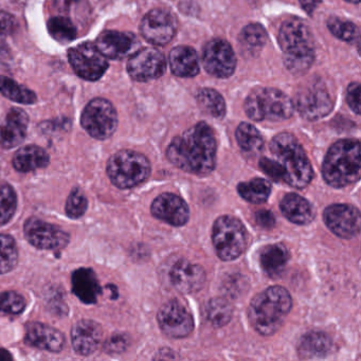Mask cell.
I'll return each mask as SVG.
<instances>
[{
    "label": "cell",
    "instance_id": "cell-33",
    "mask_svg": "<svg viewBox=\"0 0 361 361\" xmlns=\"http://www.w3.org/2000/svg\"><path fill=\"white\" fill-rule=\"evenodd\" d=\"M0 92L6 98L22 104H33L37 100V94L32 90L3 75L0 77Z\"/></svg>",
    "mask_w": 361,
    "mask_h": 361
},
{
    "label": "cell",
    "instance_id": "cell-17",
    "mask_svg": "<svg viewBox=\"0 0 361 361\" xmlns=\"http://www.w3.org/2000/svg\"><path fill=\"white\" fill-rule=\"evenodd\" d=\"M176 30V20L166 10L155 9L149 12L140 24L141 35L153 45L164 46L170 43Z\"/></svg>",
    "mask_w": 361,
    "mask_h": 361
},
{
    "label": "cell",
    "instance_id": "cell-45",
    "mask_svg": "<svg viewBox=\"0 0 361 361\" xmlns=\"http://www.w3.org/2000/svg\"><path fill=\"white\" fill-rule=\"evenodd\" d=\"M128 341L126 339V336L123 335H115L111 337L109 341L105 344V348L109 352H123L126 348H128Z\"/></svg>",
    "mask_w": 361,
    "mask_h": 361
},
{
    "label": "cell",
    "instance_id": "cell-8",
    "mask_svg": "<svg viewBox=\"0 0 361 361\" xmlns=\"http://www.w3.org/2000/svg\"><path fill=\"white\" fill-rule=\"evenodd\" d=\"M212 240L219 259L232 261L246 250V228L235 217L229 215L221 216L213 226Z\"/></svg>",
    "mask_w": 361,
    "mask_h": 361
},
{
    "label": "cell",
    "instance_id": "cell-40",
    "mask_svg": "<svg viewBox=\"0 0 361 361\" xmlns=\"http://www.w3.org/2000/svg\"><path fill=\"white\" fill-rule=\"evenodd\" d=\"M25 298L16 291L0 293V314H20L26 308Z\"/></svg>",
    "mask_w": 361,
    "mask_h": 361
},
{
    "label": "cell",
    "instance_id": "cell-36",
    "mask_svg": "<svg viewBox=\"0 0 361 361\" xmlns=\"http://www.w3.org/2000/svg\"><path fill=\"white\" fill-rule=\"evenodd\" d=\"M18 263V249L16 240L7 234H0V274H8Z\"/></svg>",
    "mask_w": 361,
    "mask_h": 361
},
{
    "label": "cell",
    "instance_id": "cell-44",
    "mask_svg": "<svg viewBox=\"0 0 361 361\" xmlns=\"http://www.w3.org/2000/svg\"><path fill=\"white\" fill-rule=\"evenodd\" d=\"M346 101L348 106L356 115L360 114V84L352 83L346 92Z\"/></svg>",
    "mask_w": 361,
    "mask_h": 361
},
{
    "label": "cell",
    "instance_id": "cell-1",
    "mask_svg": "<svg viewBox=\"0 0 361 361\" xmlns=\"http://www.w3.org/2000/svg\"><path fill=\"white\" fill-rule=\"evenodd\" d=\"M166 158L185 172L198 176L210 174L216 164V140L212 128L200 122L175 137L166 149Z\"/></svg>",
    "mask_w": 361,
    "mask_h": 361
},
{
    "label": "cell",
    "instance_id": "cell-35",
    "mask_svg": "<svg viewBox=\"0 0 361 361\" xmlns=\"http://www.w3.org/2000/svg\"><path fill=\"white\" fill-rule=\"evenodd\" d=\"M47 28L52 39L61 44L71 43L78 37L77 28L69 18H63V16H54L50 18Z\"/></svg>",
    "mask_w": 361,
    "mask_h": 361
},
{
    "label": "cell",
    "instance_id": "cell-48",
    "mask_svg": "<svg viewBox=\"0 0 361 361\" xmlns=\"http://www.w3.org/2000/svg\"><path fill=\"white\" fill-rule=\"evenodd\" d=\"M12 359H13V357L8 350L0 348V361L12 360Z\"/></svg>",
    "mask_w": 361,
    "mask_h": 361
},
{
    "label": "cell",
    "instance_id": "cell-22",
    "mask_svg": "<svg viewBox=\"0 0 361 361\" xmlns=\"http://www.w3.org/2000/svg\"><path fill=\"white\" fill-rule=\"evenodd\" d=\"M25 341L29 345L39 350L59 353L64 348L65 336L59 329L39 322H30L26 325Z\"/></svg>",
    "mask_w": 361,
    "mask_h": 361
},
{
    "label": "cell",
    "instance_id": "cell-11",
    "mask_svg": "<svg viewBox=\"0 0 361 361\" xmlns=\"http://www.w3.org/2000/svg\"><path fill=\"white\" fill-rule=\"evenodd\" d=\"M68 59L75 73L86 81H98L109 68L107 59L92 43H82L71 48Z\"/></svg>",
    "mask_w": 361,
    "mask_h": 361
},
{
    "label": "cell",
    "instance_id": "cell-7",
    "mask_svg": "<svg viewBox=\"0 0 361 361\" xmlns=\"http://www.w3.org/2000/svg\"><path fill=\"white\" fill-rule=\"evenodd\" d=\"M106 171L114 185L119 189H132L149 178L151 164L142 154L123 149L109 158Z\"/></svg>",
    "mask_w": 361,
    "mask_h": 361
},
{
    "label": "cell",
    "instance_id": "cell-12",
    "mask_svg": "<svg viewBox=\"0 0 361 361\" xmlns=\"http://www.w3.org/2000/svg\"><path fill=\"white\" fill-rule=\"evenodd\" d=\"M24 231L27 240L42 250H61L71 240L67 232L37 217H31L25 223Z\"/></svg>",
    "mask_w": 361,
    "mask_h": 361
},
{
    "label": "cell",
    "instance_id": "cell-13",
    "mask_svg": "<svg viewBox=\"0 0 361 361\" xmlns=\"http://www.w3.org/2000/svg\"><path fill=\"white\" fill-rule=\"evenodd\" d=\"M157 321L164 335L171 338H185L193 331L192 314L178 300L164 304L158 312Z\"/></svg>",
    "mask_w": 361,
    "mask_h": 361
},
{
    "label": "cell",
    "instance_id": "cell-3",
    "mask_svg": "<svg viewBox=\"0 0 361 361\" xmlns=\"http://www.w3.org/2000/svg\"><path fill=\"white\" fill-rule=\"evenodd\" d=\"M291 306L293 300L284 287H269L253 298L249 306V320L257 333L271 336L282 326Z\"/></svg>",
    "mask_w": 361,
    "mask_h": 361
},
{
    "label": "cell",
    "instance_id": "cell-26",
    "mask_svg": "<svg viewBox=\"0 0 361 361\" xmlns=\"http://www.w3.org/2000/svg\"><path fill=\"white\" fill-rule=\"evenodd\" d=\"M280 208L282 214L291 223L302 226L314 221V208L299 194L289 193L285 195L281 200Z\"/></svg>",
    "mask_w": 361,
    "mask_h": 361
},
{
    "label": "cell",
    "instance_id": "cell-9",
    "mask_svg": "<svg viewBox=\"0 0 361 361\" xmlns=\"http://www.w3.org/2000/svg\"><path fill=\"white\" fill-rule=\"evenodd\" d=\"M81 124L92 138L105 140L117 130V111L106 99H94L84 109Z\"/></svg>",
    "mask_w": 361,
    "mask_h": 361
},
{
    "label": "cell",
    "instance_id": "cell-49",
    "mask_svg": "<svg viewBox=\"0 0 361 361\" xmlns=\"http://www.w3.org/2000/svg\"><path fill=\"white\" fill-rule=\"evenodd\" d=\"M346 1H348V3L358 4L360 0H346Z\"/></svg>",
    "mask_w": 361,
    "mask_h": 361
},
{
    "label": "cell",
    "instance_id": "cell-27",
    "mask_svg": "<svg viewBox=\"0 0 361 361\" xmlns=\"http://www.w3.org/2000/svg\"><path fill=\"white\" fill-rule=\"evenodd\" d=\"M49 162L50 157L47 152L37 145L22 147L13 157L14 169L20 173L32 172L46 168Z\"/></svg>",
    "mask_w": 361,
    "mask_h": 361
},
{
    "label": "cell",
    "instance_id": "cell-18",
    "mask_svg": "<svg viewBox=\"0 0 361 361\" xmlns=\"http://www.w3.org/2000/svg\"><path fill=\"white\" fill-rule=\"evenodd\" d=\"M94 45L105 58L122 60L138 51L140 43L133 33L107 30L99 35Z\"/></svg>",
    "mask_w": 361,
    "mask_h": 361
},
{
    "label": "cell",
    "instance_id": "cell-2",
    "mask_svg": "<svg viewBox=\"0 0 361 361\" xmlns=\"http://www.w3.org/2000/svg\"><path fill=\"white\" fill-rule=\"evenodd\" d=\"M279 44L289 73L305 75L314 60V37L307 25L297 18L287 20L281 27Z\"/></svg>",
    "mask_w": 361,
    "mask_h": 361
},
{
    "label": "cell",
    "instance_id": "cell-46",
    "mask_svg": "<svg viewBox=\"0 0 361 361\" xmlns=\"http://www.w3.org/2000/svg\"><path fill=\"white\" fill-rule=\"evenodd\" d=\"M255 219L262 228H266V229H270L276 225V219L270 211H259L255 215Z\"/></svg>",
    "mask_w": 361,
    "mask_h": 361
},
{
    "label": "cell",
    "instance_id": "cell-47",
    "mask_svg": "<svg viewBox=\"0 0 361 361\" xmlns=\"http://www.w3.org/2000/svg\"><path fill=\"white\" fill-rule=\"evenodd\" d=\"M299 1L300 5L305 10L308 16H312L314 10H316L317 7L321 4V0H299Z\"/></svg>",
    "mask_w": 361,
    "mask_h": 361
},
{
    "label": "cell",
    "instance_id": "cell-19",
    "mask_svg": "<svg viewBox=\"0 0 361 361\" xmlns=\"http://www.w3.org/2000/svg\"><path fill=\"white\" fill-rule=\"evenodd\" d=\"M151 210L156 219L175 227L185 225L190 219L187 202L173 193H164L158 196L152 204Z\"/></svg>",
    "mask_w": 361,
    "mask_h": 361
},
{
    "label": "cell",
    "instance_id": "cell-6",
    "mask_svg": "<svg viewBox=\"0 0 361 361\" xmlns=\"http://www.w3.org/2000/svg\"><path fill=\"white\" fill-rule=\"evenodd\" d=\"M244 109L253 121H283L293 116V103L276 88L257 87L245 101Z\"/></svg>",
    "mask_w": 361,
    "mask_h": 361
},
{
    "label": "cell",
    "instance_id": "cell-29",
    "mask_svg": "<svg viewBox=\"0 0 361 361\" xmlns=\"http://www.w3.org/2000/svg\"><path fill=\"white\" fill-rule=\"evenodd\" d=\"M331 338L326 334L321 331H312L306 334L299 342L298 350L301 358L312 359L321 358L326 356L331 350Z\"/></svg>",
    "mask_w": 361,
    "mask_h": 361
},
{
    "label": "cell",
    "instance_id": "cell-41",
    "mask_svg": "<svg viewBox=\"0 0 361 361\" xmlns=\"http://www.w3.org/2000/svg\"><path fill=\"white\" fill-rule=\"evenodd\" d=\"M88 200L81 189L75 188L71 191L66 202V213L71 219H80L87 210Z\"/></svg>",
    "mask_w": 361,
    "mask_h": 361
},
{
    "label": "cell",
    "instance_id": "cell-21",
    "mask_svg": "<svg viewBox=\"0 0 361 361\" xmlns=\"http://www.w3.org/2000/svg\"><path fill=\"white\" fill-rule=\"evenodd\" d=\"M102 327L92 320L79 321L71 331L73 350L82 356L94 354L102 343Z\"/></svg>",
    "mask_w": 361,
    "mask_h": 361
},
{
    "label": "cell",
    "instance_id": "cell-25",
    "mask_svg": "<svg viewBox=\"0 0 361 361\" xmlns=\"http://www.w3.org/2000/svg\"><path fill=\"white\" fill-rule=\"evenodd\" d=\"M73 293L83 303L94 304L101 293V287L94 270L81 268L75 270L71 278Z\"/></svg>",
    "mask_w": 361,
    "mask_h": 361
},
{
    "label": "cell",
    "instance_id": "cell-14",
    "mask_svg": "<svg viewBox=\"0 0 361 361\" xmlns=\"http://www.w3.org/2000/svg\"><path fill=\"white\" fill-rule=\"evenodd\" d=\"M202 65L207 73L219 79L231 77L236 67L235 54L231 45L221 39L209 42L202 54Z\"/></svg>",
    "mask_w": 361,
    "mask_h": 361
},
{
    "label": "cell",
    "instance_id": "cell-31",
    "mask_svg": "<svg viewBox=\"0 0 361 361\" xmlns=\"http://www.w3.org/2000/svg\"><path fill=\"white\" fill-rule=\"evenodd\" d=\"M238 194L251 204H263L269 198L271 185L263 178L251 179L240 183L238 187Z\"/></svg>",
    "mask_w": 361,
    "mask_h": 361
},
{
    "label": "cell",
    "instance_id": "cell-5",
    "mask_svg": "<svg viewBox=\"0 0 361 361\" xmlns=\"http://www.w3.org/2000/svg\"><path fill=\"white\" fill-rule=\"evenodd\" d=\"M270 151L284 169L285 183L303 189L312 181L314 172L307 155L298 139L290 133H281L270 142Z\"/></svg>",
    "mask_w": 361,
    "mask_h": 361
},
{
    "label": "cell",
    "instance_id": "cell-16",
    "mask_svg": "<svg viewBox=\"0 0 361 361\" xmlns=\"http://www.w3.org/2000/svg\"><path fill=\"white\" fill-rule=\"evenodd\" d=\"M325 225L341 238H353L360 232V213L354 206L335 204L327 207L323 213Z\"/></svg>",
    "mask_w": 361,
    "mask_h": 361
},
{
    "label": "cell",
    "instance_id": "cell-10",
    "mask_svg": "<svg viewBox=\"0 0 361 361\" xmlns=\"http://www.w3.org/2000/svg\"><path fill=\"white\" fill-rule=\"evenodd\" d=\"M293 103L300 116L308 121L326 117L334 107L329 92L320 81L302 87L295 94Z\"/></svg>",
    "mask_w": 361,
    "mask_h": 361
},
{
    "label": "cell",
    "instance_id": "cell-34",
    "mask_svg": "<svg viewBox=\"0 0 361 361\" xmlns=\"http://www.w3.org/2000/svg\"><path fill=\"white\" fill-rule=\"evenodd\" d=\"M236 140L240 149L247 153H257L264 147V139L261 133L251 124L240 123L235 133Z\"/></svg>",
    "mask_w": 361,
    "mask_h": 361
},
{
    "label": "cell",
    "instance_id": "cell-42",
    "mask_svg": "<svg viewBox=\"0 0 361 361\" xmlns=\"http://www.w3.org/2000/svg\"><path fill=\"white\" fill-rule=\"evenodd\" d=\"M16 18L7 12L0 11V54L7 50L8 37L13 35L18 29Z\"/></svg>",
    "mask_w": 361,
    "mask_h": 361
},
{
    "label": "cell",
    "instance_id": "cell-24",
    "mask_svg": "<svg viewBox=\"0 0 361 361\" xmlns=\"http://www.w3.org/2000/svg\"><path fill=\"white\" fill-rule=\"evenodd\" d=\"M173 75L179 78H193L200 73V58L197 52L189 46H178L169 56Z\"/></svg>",
    "mask_w": 361,
    "mask_h": 361
},
{
    "label": "cell",
    "instance_id": "cell-23",
    "mask_svg": "<svg viewBox=\"0 0 361 361\" xmlns=\"http://www.w3.org/2000/svg\"><path fill=\"white\" fill-rule=\"evenodd\" d=\"M28 124V115L23 109H12L0 126V147L13 149L20 145L26 138Z\"/></svg>",
    "mask_w": 361,
    "mask_h": 361
},
{
    "label": "cell",
    "instance_id": "cell-39",
    "mask_svg": "<svg viewBox=\"0 0 361 361\" xmlns=\"http://www.w3.org/2000/svg\"><path fill=\"white\" fill-rule=\"evenodd\" d=\"M327 28L334 37L344 42H353L359 37V30L356 25L348 20H342L338 18H331L327 20Z\"/></svg>",
    "mask_w": 361,
    "mask_h": 361
},
{
    "label": "cell",
    "instance_id": "cell-38",
    "mask_svg": "<svg viewBox=\"0 0 361 361\" xmlns=\"http://www.w3.org/2000/svg\"><path fill=\"white\" fill-rule=\"evenodd\" d=\"M18 208V196L9 185H0V226L9 223Z\"/></svg>",
    "mask_w": 361,
    "mask_h": 361
},
{
    "label": "cell",
    "instance_id": "cell-37",
    "mask_svg": "<svg viewBox=\"0 0 361 361\" xmlns=\"http://www.w3.org/2000/svg\"><path fill=\"white\" fill-rule=\"evenodd\" d=\"M207 317L214 326L221 327L231 320L233 310L232 305L223 298H214L207 304Z\"/></svg>",
    "mask_w": 361,
    "mask_h": 361
},
{
    "label": "cell",
    "instance_id": "cell-32",
    "mask_svg": "<svg viewBox=\"0 0 361 361\" xmlns=\"http://www.w3.org/2000/svg\"><path fill=\"white\" fill-rule=\"evenodd\" d=\"M196 100L202 111L212 117L221 119L226 114V103L223 97L216 90L202 88L196 94Z\"/></svg>",
    "mask_w": 361,
    "mask_h": 361
},
{
    "label": "cell",
    "instance_id": "cell-20",
    "mask_svg": "<svg viewBox=\"0 0 361 361\" xmlns=\"http://www.w3.org/2000/svg\"><path fill=\"white\" fill-rule=\"evenodd\" d=\"M173 286L183 293H193L200 290L206 283V272L202 266L190 263L185 259L177 262L171 269Z\"/></svg>",
    "mask_w": 361,
    "mask_h": 361
},
{
    "label": "cell",
    "instance_id": "cell-30",
    "mask_svg": "<svg viewBox=\"0 0 361 361\" xmlns=\"http://www.w3.org/2000/svg\"><path fill=\"white\" fill-rule=\"evenodd\" d=\"M267 32L259 24H250L243 29L240 35V46L243 51L253 56L261 52L267 43Z\"/></svg>",
    "mask_w": 361,
    "mask_h": 361
},
{
    "label": "cell",
    "instance_id": "cell-4",
    "mask_svg": "<svg viewBox=\"0 0 361 361\" xmlns=\"http://www.w3.org/2000/svg\"><path fill=\"white\" fill-rule=\"evenodd\" d=\"M360 168V142L353 139L340 140L329 147L325 156L323 178L331 187L344 188L359 180Z\"/></svg>",
    "mask_w": 361,
    "mask_h": 361
},
{
    "label": "cell",
    "instance_id": "cell-43",
    "mask_svg": "<svg viewBox=\"0 0 361 361\" xmlns=\"http://www.w3.org/2000/svg\"><path fill=\"white\" fill-rule=\"evenodd\" d=\"M259 166L261 170L267 176H269L272 180L276 181V183L285 180L284 169L282 168V166L276 160L263 157L259 159Z\"/></svg>",
    "mask_w": 361,
    "mask_h": 361
},
{
    "label": "cell",
    "instance_id": "cell-15",
    "mask_svg": "<svg viewBox=\"0 0 361 361\" xmlns=\"http://www.w3.org/2000/svg\"><path fill=\"white\" fill-rule=\"evenodd\" d=\"M166 71L164 54L155 48H145L130 56L128 73L137 82H149L159 79Z\"/></svg>",
    "mask_w": 361,
    "mask_h": 361
},
{
    "label": "cell",
    "instance_id": "cell-28",
    "mask_svg": "<svg viewBox=\"0 0 361 361\" xmlns=\"http://www.w3.org/2000/svg\"><path fill=\"white\" fill-rule=\"evenodd\" d=\"M288 259V251L283 244L268 245L259 252L262 268L271 278L282 274Z\"/></svg>",
    "mask_w": 361,
    "mask_h": 361
}]
</instances>
